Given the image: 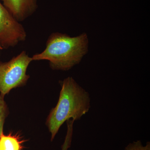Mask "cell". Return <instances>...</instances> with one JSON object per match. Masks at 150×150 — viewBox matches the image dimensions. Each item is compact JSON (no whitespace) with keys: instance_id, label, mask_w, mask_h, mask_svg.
Wrapping results in <instances>:
<instances>
[{"instance_id":"1","label":"cell","mask_w":150,"mask_h":150,"mask_svg":"<svg viewBox=\"0 0 150 150\" xmlns=\"http://www.w3.org/2000/svg\"><path fill=\"white\" fill-rule=\"evenodd\" d=\"M60 84L61 90L59 100L46 120L51 141L54 139L65 122L71 119L74 121L79 120L91 107L90 94L72 77L60 81Z\"/></svg>"},{"instance_id":"2","label":"cell","mask_w":150,"mask_h":150,"mask_svg":"<svg viewBox=\"0 0 150 150\" xmlns=\"http://www.w3.org/2000/svg\"><path fill=\"white\" fill-rule=\"evenodd\" d=\"M88 35L86 33L75 37L53 33L47 39L46 48L32 57L33 61L47 60L53 70L67 71L79 64L88 51Z\"/></svg>"},{"instance_id":"3","label":"cell","mask_w":150,"mask_h":150,"mask_svg":"<svg viewBox=\"0 0 150 150\" xmlns=\"http://www.w3.org/2000/svg\"><path fill=\"white\" fill-rule=\"evenodd\" d=\"M33 61L26 51H23L8 62L0 61V95L4 97L13 89L25 85L30 78L26 74Z\"/></svg>"},{"instance_id":"4","label":"cell","mask_w":150,"mask_h":150,"mask_svg":"<svg viewBox=\"0 0 150 150\" xmlns=\"http://www.w3.org/2000/svg\"><path fill=\"white\" fill-rule=\"evenodd\" d=\"M26 31L19 22L5 7L0 1V50L14 47L24 41Z\"/></svg>"},{"instance_id":"5","label":"cell","mask_w":150,"mask_h":150,"mask_svg":"<svg viewBox=\"0 0 150 150\" xmlns=\"http://www.w3.org/2000/svg\"><path fill=\"white\" fill-rule=\"evenodd\" d=\"M8 11L18 22L32 16L38 8L37 0H0Z\"/></svg>"},{"instance_id":"6","label":"cell","mask_w":150,"mask_h":150,"mask_svg":"<svg viewBox=\"0 0 150 150\" xmlns=\"http://www.w3.org/2000/svg\"><path fill=\"white\" fill-rule=\"evenodd\" d=\"M23 142L17 134L3 133L0 136V150H22Z\"/></svg>"},{"instance_id":"7","label":"cell","mask_w":150,"mask_h":150,"mask_svg":"<svg viewBox=\"0 0 150 150\" xmlns=\"http://www.w3.org/2000/svg\"><path fill=\"white\" fill-rule=\"evenodd\" d=\"M8 113V107L5 100L4 97L0 95V136L4 133L5 121Z\"/></svg>"},{"instance_id":"8","label":"cell","mask_w":150,"mask_h":150,"mask_svg":"<svg viewBox=\"0 0 150 150\" xmlns=\"http://www.w3.org/2000/svg\"><path fill=\"white\" fill-rule=\"evenodd\" d=\"M67 134L64 142L62 146V150H68L71 146L73 133V125L74 121L72 119H70L67 121Z\"/></svg>"},{"instance_id":"9","label":"cell","mask_w":150,"mask_h":150,"mask_svg":"<svg viewBox=\"0 0 150 150\" xmlns=\"http://www.w3.org/2000/svg\"><path fill=\"white\" fill-rule=\"evenodd\" d=\"M124 150H150V143L148 142L144 146L141 141H137L127 145Z\"/></svg>"}]
</instances>
